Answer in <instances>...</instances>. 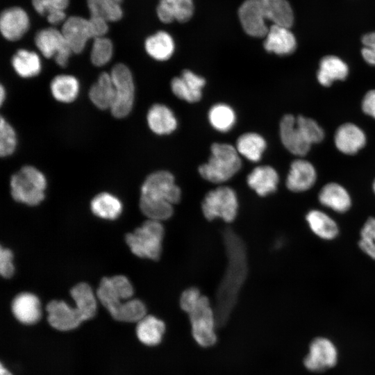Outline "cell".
I'll list each match as a JSON object with an SVG mask.
<instances>
[{"label":"cell","instance_id":"cell-28","mask_svg":"<svg viewBox=\"0 0 375 375\" xmlns=\"http://www.w3.org/2000/svg\"><path fill=\"white\" fill-rule=\"evenodd\" d=\"M165 329L163 321L153 315H146L137 324L136 335L142 344L156 346L161 342Z\"/></svg>","mask_w":375,"mask_h":375},{"label":"cell","instance_id":"cell-6","mask_svg":"<svg viewBox=\"0 0 375 375\" xmlns=\"http://www.w3.org/2000/svg\"><path fill=\"white\" fill-rule=\"evenodd\" d=\"M46 186L44 175L31 165L24 166L10 178L13 199L31 206L39 204L44 199Z\"/></svg>","mask_w":375,"mask_h":375},{"label":"cell","instance_id":"cell-29","mask_svg":"<svg viewBox=\"0 0 375 375\" xmlns=\"http://www.w3.org/2000/svg\"><path fill=\"white\" fill-rule=\"evenodd\" d=\"M144 48L152 58L164 61L172 57L175 46L172 36L165 31H160L146 39Z\"/></svg>","mask_w":375,"mask_h":375},{"label":"cell","instance_id":"cell-9","mask_svg":"<svg viewBox=\"0 0 375 375\" xmlns=\"http://www.w3.org/2000/svg\"><path fill=\"white\" fill-rule=\"evenodd\" d=\"M110 74L115 92L110 111L115 117L124 118L131 112L134 103L135 85L132 73L126 65L118 63Z\"/></svg>","mask_w":375,"mask_h":375},{"label":"cell","instance_id":"cell-35","mask_svg":"<svg viewBox=\"0 0 375 375\" xmlns=\"http://www.w3.org/2000/svg\"><path fill=\"white\" fill-rule=\"evenodd\" d=\"M122 0H87L90 15L103 18L108 22H117L123 16Z\"/></svg>","mask_w":375,"mask_h":375},{"label":"cell","instance_id":"cell-40","mask_svg":"<svg viewBox=\"0 0 375 375\" xmlns=\"http://www.w3.org/2000/svg\"><path fill=\"white\" fill-rule=\"evenodd\" d=\"M297 124L306 140L312 145L320 142L324 137L323 129L312 119L303 116L296 117Z\"/></svg>","mask_w":375,"mask_h":375},{"label":"cell","instance_id":"cell-22","mask_svg":"<svg viewBox=\"0 0 375 375\" xmlns=\"http://www.w3.org/2000/svg\"><path fill=\"white\" fill-rule=\"evenodd\" d=\"M278 181L277 172L269 165L255 167L247 178L249 188L260 197H265L274 192L277 189Z\"/></svg>","mask_w":375,"mask_h":375},{"label":"cell","instance_id":"cell-26","mask_svg":"<svg viewBox=\"0 0 375 375\" xmlns=\"http://www.w3.org/2000/svg\"><path fill=\"white\" fill-rule=\"evenodd\" d=\"M115 97V87L110 74L101 73L90 89V101L99 109L110 110Z\"/></svg>","mask_w":375,"mask_h":375},{"label":"cell","instance_id":"cell-48","mask_svg":"<svg viewBox=\"0 0 375 375\" xmlns=\"http://www.w3.org/2000/svg\"><path fill=\"white\" fill-rule=\"evenodd\" d=\"M362 108L366 115L375 119V90L366 93L362 99Z\"/></svg>","mask_w":375,"mask_h":375},{"label":"cell","instance_id":"cell-47","mask_svg":"<svg viewBox=\"0 0 375 375\" xmlns=\"http://www.w3.org/2000/svg\"><path fill=\"white\" fill-rule=\"evenodd\" d=\"M93 39L104 37L108 31V22L98 16L90 15L88 19Z\"/></svg>","mask_w":375,"mask_h":375},{"label":"cell","instance_id":"cell-44","mask_svg":"<svg viewBox=\"0 0 375 375\" xmlns=\"http://www.w3.org/2000/svg\"><path fill=\"white\" fill-rule=\"evenodd\" d=\"M201 296L200 290L197 288L191 287L185 290L180 297L181 308L188 314L198 303Z\"/></svg>","mask_w":375,"mask_h":375},{"label":"cell","instance_id":"cell-3","mask_svg":"<svg viewBox=\"0 0 375 375\" xmlns=\"http://www.w3.org/2000/svg\"><path fill=\"white\" fill-rule=\"evenodd\" d=\"M70 294L75 301V308L58 300L51 301L47 305L48 322L55 329L62 331L73 330L96 313L97 301L88 284L78 283L72 288Z\"/></svg>","mask_w":375,"mask_h":375},{"label":"cell","instance_id":"cell-12","mask_svg":"<svg viewBox=\"0 0 375 375\" xmlns=\"http://www.w3.org/2000/svg\"><path fill=\"white\" fill-rule=\"evenodd\" d=\"M35 44L44 57H54L59 66H67L72 51L61 31L54 28L42 29L35 35Z\"/></svg>","mask_w":375,"mask_h":375},{"label":"cell","instance_id":"cell-13","mask_svg":"<svg viewBox=\"0 0 375 375\" xmlns=\"http://www.w3.org/2000/svg\"><path fill=\"white\" fill-rule=\"evenodd\" d=\"M29 18L26 11L17 6L4 9L0 16V31L9 41L21 39L29 28Z\"/></svg>","mask_w":375,"mask_h":375},{"label":"cell","instance_id":"cell-50","mask_svg":"<svg viewBox=\"0 0 375 375\" xmlns=\"http://www.w3.org/2000/svg\"><path fill=\"white\" fill-rule=\"evenodd\" d=\"M6 90L3 87V85H1L0 87V102L1 105H2L4 102V100L6 99Z\"/></svg>","mask_w":375,"mask_h":375},{"label":"cell","instance_id":"cell-20","mask_svg":"<svg viewBox=\"0 0 375 375\" xmlns=\"http://www.w3.org/2000/svg\"><path fill=\"white\" fill-rule=\"evenodd\" d=\"M334 140L340 151L344 154L352 155L364 147L366 144V136L358 126L347 123L337 129Z\"/></svg>","mask_w":375,"mask_h":375},{"label":"cell","instance_id":"cell-46","mask_svg":"<svg viewBox=\"0 0 375 375\" xmlns=\"http://www.w3.org/2000/svg\"><path fill=\"white\" fill-rule=\"evenodd\" d=\"M12 252L9 249L0 248V273L5 278H10L14 273L15 268L12 264Z\"/></svg>","mask_w":375,"mask_h":375},{"label":"cell","instance_id":"cell-34","mask_svg":"<svg viewBox=\"0 0 375 375\" xmlns=\"http://www.w3.org/2000/svg\"><path fill=\"white\" fill-rule=\"evenodd\" d=\"M236 149L242 155L251 162H258L266 149V142L259 134L246 133L241 135L236 142Z\"/></svg>","mask_w":375,"mask_h":375},{"label":"cell","instance_id":"cell-32","mask_svg":"<svg viewBox=\"0 0 375 375\" xmlns=\"http://www.w3.org/2000/svg\"><path fill=\"white\" fill-rule=\"evenodd\" d=\"M306 219L311 231L322 239L332 240L338 234L339 229L336 222L321 210H310Z\"/></svg>","mask_w":375,"mask_h":375},{"label":"cell","instance_id":"cell-49","mask_svg":"<svg viewBox=\"0 0 375 375\" xmlns=\"http://www.w3.org/2000/svg\"><path fill=\"white\" fill-rule=\"evenodd\" d=\"M66 17L65 10H56L47 15V21L51 24H57L64 21Z\"/></svg>","mask_w":375,"mask_h":375},{"label":"cell","instance_id":"cell-16","mask_svg":"<svg viewBox=\"0 0 375 375\" xmlns=\"http://www.w3.org/2000/svg\"><path fill=\"white\" fill-rule=\"evenodd\" d=\"M279 128L281 142L290 153L303 156L309 151L311 145L303 136L293 115H284L281 120Z\"/></svg>","mask_w":375,"mask_h":375},{"label":"cell","instance_id":"cell-18","mask_svg":"<svg viewBox=\"0 0 375 375\" xmlns=\"http://www.w3.org/2000/svg\"><path fill=\"white\" fill-rule=\"evenodd\" d=\"M316 179L313 165L307 160L298 159L292 162L285 183L290 191L301 192L311 188Z\"/></svg>","mask_w":375,"mask_h":375},{"label":"cell","instance_id":"cell-30","mask_svg":"<svg viewBox=\"0 0 375 375\" xmlns=\"http://www.w3.org/2000/svg\"><path fill=\"white\" fill-rule=\"evenodd\" d=\"M53 97L59 102L69 103L78 97L80 85L78 79L72 75L60 74L55 76L50 84Z\"/></svg>","mask_w":375,"mask_h":375},{"label":"cell","instance_id":"cell-10","mask_svg":"<svg viewBox=\"0 0 375 375\" xmlns=\"http://www.w3.org/2000/svg\"><path fill=\"white\" fill-rule=\"evenodd\" d=\"M339 351L335 342L325 336L313 338L303 358L305 368L313 373H321L333 368L338 362Z\"/></svg>","mask_w":375,"mask_h":375},{"label":"cell","instance_id":"cell-1","mask_svg":"<svg viewBox=\"0 0 375 375\" xmlns=\"http://www.w3.org/2000/svg\"><path fill=\"white\" fill-rule=\"evenodd\" d=\"M228 265L216 295L215 316L218 325L224 324L231 315L248 272L246 247L231 228L223 232Z\"/></svg>","mask_w":375,"mask_h":375},{"label":"cell","instance_id":"cell-38","mask_svg":"<svg viewBox=\"0 0 375 375\" xmlns=\"http://www.w3.org/2000/svg\"><path fill=\"white\" fill-rule=\"evenodd\" d=\"M113 45L112 41L104 37L97 38L93 40L90 60L97 67L106 65L112 58Z\"/></svg>","mask_w":375,"mask_h":375},{"label":"cell","instance_id":"cell-27","mask_svg":"<svg viewBox=\"0 0 375 375\" xmlns=\"http://www.w3.org/2000/svg\"><path fill=\"white\" fill-rule=\"evenodd\" d=\"M348 74L349 67L342 60L335 56H326L319 62L317 78L321 85L328 87L335 81L344 80Z\"/></svg>","mask_w":375,"mask_h":375},{"label":"cell","instance_id":"cell-52","mask_svg":"<svg viewBox=\"0 0 375 375\" xmlns=\"http://www.w3.org/2000/svg\"><path fill=\"white\" fill-rule=\"evenodd\" d=\"M372 188H373V190H374V192L375 193V180H374V181L373 183Z\"/></svg>","mask_w":375,"mask_h":375},{"label":"cell","instance_id":"cell-51","mask_svg":"<svg viewBox=\"0 0 375 375\" xmlns=\"http://www.w3.org/2000/svg\"><path fill=\"white\" fill-rule=\"evenodd\" d=\"M0 375H12V374L3 366V364L0 365Z\"/></svg>","mask_w":375,"mask_h":375},{"label":"cell","instance_id":"cell-39","mask_svg":"<svg viewBox=\"0 0 375 375\" xmlns=\"http://www.w3.org/2000/svg\"><path fill=\"white\" fill-rule=\"evenodd\" d=\"M16 133L12 126L3 118L0 120V155L1 157L10 156L17 147Z\"/></svg>","mask_w":375,"mask_h":375},{"label":"cell","instance_id":"cell-17","mask_svg":"<svg viewBox=\"0 0 375 375\" xmlns=\"http://www.w3.org/2000/svg\"><path fill=\"white\" fill-rule=\"evenodd\" d=\"M206 81L189 69H184L180 76L171 81L172 92L178 98L190 103L199 101L202 96L201 89Z\"/></svg>","mask_w":375,"mask_h":375},{"label":"cell","instance_id":"cell-31","mask_svg":"<svg viewBox=\"0 0 375 375\" xmlns=\"http://www.w3.org/2000/svg\"><path fill=\"white\" fill-rule=\"evenodd\" d=\"M11 63L15 72L25 78L38 76L42 69L38 54L24 49H19L15 53L12 58Z\"/></svg>","mask_w":375,"mask_h":375},{"label":"cell","instance_id":"cell-19","mask_svg":"<svg viewBox=\"0 0 375 375\" xmlns=\"http://www.w3.org/2000/svg\"><path fill=\"white\" fill-rule=\"evenodd\" d=\"M290 28L272 24L268 30L264 41V48L268 52L279 56L293 53L297 47V41Z\"/></svg>","mask_w":375,"mask_h":375},{"label":"cell","instance_id":"cell-4","mask_svg":"<svg viewBox=\"0 0 375 375\" xmlns=\"http://www.w3.org/2000/svg\"><path fill=\"white\" fill-rule=\"evenodd\" d=\"M211 155L207 162L198 171L205 180L222 183L231 179L241 168L242 160L235 147L226 143H213Z\"/></svg>","mask_w":375,"mask_h":375},{"label":"cell","instance_id":"cell-15","mask_svg":"<svg viewBox=\"0 0 375 375\" xmlns=\"http://www.w3.org/2000/svg\"><path fill=\"white\" fill-rule=\"evenodd\" d=\"M61 32L74 53H81L88 41L92 38L88 19L79 16H71L65 19Z\"/></svg>","mask_w":375,"mask_h":375},{"label":"cell","instance_id":"cell-2","mask_svg":"<svg viewBox=\"0 0 375 375\" xmlns=\"http://www.w3.org/2000/svg\"><path fill=\"white\" fill-rule=\"evenodd\" d=\"M181 199V190L172 173L159 170L150 174L141 187L140 208L149 219L161 222L170 218L173 206Z\"/></svg>","mask_w":375,"mask_h":375},{"label":"cell","instance_id":"cell-14","mask_svg":"<svg viewBox=\"0 0 375 375\" xmlns=\"http://www.w3.org/2000/svg\"><path fill=\"white\" fill-rule=\"evenodd\" d=\"M238 16L244 31L255 38L265 37L269 28L257 0H246L239 8Z\"/></svg>","mask_w":375,"mask_h":375},{"label":"cell","instance_id":"cell-33","mask_svg":"<svg viewBox=\"0 0 375 375\" xmlns=\"http://www.w3.org/2000/svg\"><path fill=\"white\" fill-rule=\"evenodd\" d=\"M92 213L102 219H115L122 211L121 201L112 194L101 192L95 196L90 203Z\"/></svg>","mask_w":375,"mask_h":375},{"label":"cell","instance_id":"cell-25","mask_svg":"<svg viewBox=\"0 0 375 375\" xmlns=\"http://www.w3.org/2000/svg\"><path fill=\"white\" fill-rule=\"evenodd\" d=\"M266 20L273 24L290 28L294 15L290 3L286 0H257Z\"/></svg>","mask_w":375,"mask_h":375},{"label":"cell","instance_id":"cell-37","mask_svg":"<svg viewBox=\"0 0 375 375\" xmlns=\"http://www.w3.org/2000/svg\"><path fill=\"white\" fill-rule=\"evenodd\" d=\"M146 315L144 303L137 299L123 302L111 315L117 321L137 323Z\"/></svg>","mask_w":375,"mask_h":375},{"label":"cell","instance_id":"cell-21","mask_svg":"<svg viewBox=\"0 0 375 375\" xmlns=\"http://www.w3.org/2000/svg\"><path fill=\"white\" fill-rule=\"evenodd\" d=\"M11 309L15 317L24 324H33L41 317L40 300L32 293L17 294L12 300Z\"/></svg>","mask_w":375,"mask_h":375},{"label":"cell","instance_id":"cell-5","mask_svg":"<svg viewBox=\"0 0 375 375\" xmlns=\"http://www.w3.org/2000/svg\"><path fill=\"white\" fill-rule=\"evenodd\" d=\"M165 230L159 221L148 219L134 232L126 235V242L135 256L158 260L162 253Z\"/></svg>","mask_w":375,"mask_h":375},{"label":"cell","instance_id":"cell-8","mask_svg":"<svg viewBox=\"0 0 375 375\" xmlns=\"http://www.w3.org/2000/svg\"><path fill=\"white\" fill-rule=\"evenodd\" d=\"M188 315L194 341L202 347L214 345L217 342V319L208 298L202 295Z\"/></svg>","mask_w":375,"mask_h":375},{"label":"cell","instance_id":"cell-23","mask_svg":"<svg viewBox=\"0 0 375 375\" xmlns=\"http://www.w3.org/2000/svg\"><path fill=\"white\" fill-rule=\"evenodd\" d=\"M147 120L149 128L157 135L169 134L177 126V121L172 110L160 103H156L149 108Z\"/></svg>","mask_w":375,"mask_h":375},{"label":"cell","instance_id":"cell-45","mask_svg":"<svg viewBox=\"0 0 375 375\" xmlns=\"http://www.w3.org/2000/svg\"><path fill=\"white\" fill-rule=\"evenodd\" d=\"M362 56L369 65L375 66V32L365 35L362 38Z\"/></svg>","mask_w":375,"mask_h":375},{"label":"cell","instance_id":"cell-36","mask_svg":"<svg viewBox=\"0 0 375 375\" xmlns=\"http://www.w3.org/2000/svg\"><path fill=\"white\" fill-rule=\"evenodd\" d=\"M208 120L215 130L227 132L234 126L236 117L231 107L225 103H217L210 108Z\"/></svg>","mask_w":375,"mask_h":375},{"label":"cell","instance_id":"cell-42","mask_svg":"<svg viewBox=\"0 0 375 375\" xmlns=\"http://www.w3.org/2000/svg\"><path fill=\"white\" fill-rule=\"evenodd\" d=\"M168 2L173 10L175 20L185 22L190 19L194 12L192 0H164Z\"/></svg>","mask_w":375,"mask_h":375},{"label":"cell","instance_id":"cell-7","mask_svg":"<svg viewBox=\"0 0 375 375\" xmlns=\"http://www.w3.org/2000/svg\"><path fill=\"white\" fill-rule=\"evenodd\" d=\"M201 210L208 220L219 218L225 222H231L238 215L237 194L228 186L216 188L206 194L201 203Z\"/></svg>","mask_w":375,"mask_h":375},{"label":"cell","instance_id":"cell-24","mask_svg":"<svg viewBox=\"0 0 375 375\" xmlns=\"http://www.w3.org/2000/svg\"><path fill=\"white\" fill-rule=\"evenodd\" d=\"M318 199L322 205L338 212H344L351 206L349 192L336 183L326 184L319 191Z\"/></svg>","mask_w":375,"mask_h":375},{"label":"cell","instance_id":"cell-43","mask_svg":"<svg viewBox=\"0 0 375 375\" xmlns=\"http://www.w3.org/2000/svg\"><path fill=\"white\" fill-rule=\"evenodd\" d=\"M32 4L38 13L47 15L55 10H65L69 5V0H32Z\"/></svg>","mask_w":375,"mask_h":375},{"label":"cell","instance_id":"cell-11","mask_svg":"<svg viewBox=\"0 0 375 375\" xmlns=\"http://www.w3.org/2000/svg\"><path fill=\"white\" fill-rule=\"evenodd\" d=\"M133 294L131 283L122 275L103 278L97 290L99 300L110 315L123 303L121 300L130 299Z\"/></svg>","mask_w":375,"mask_h":375},{"label":"cell","instance_id":"cell-41","mask_svg":"<svg viewBox=\"0 0 375 375\" xmlns=\"http://www.w3.org/2000/svg\"><path fill=\"white\" fill-rule=\"evenodd\" d=\"M359 247L367 255L375 260V218H369L360 231Z\"/></svg>","mask_w":375,"mask_h":375}]
</instances>
